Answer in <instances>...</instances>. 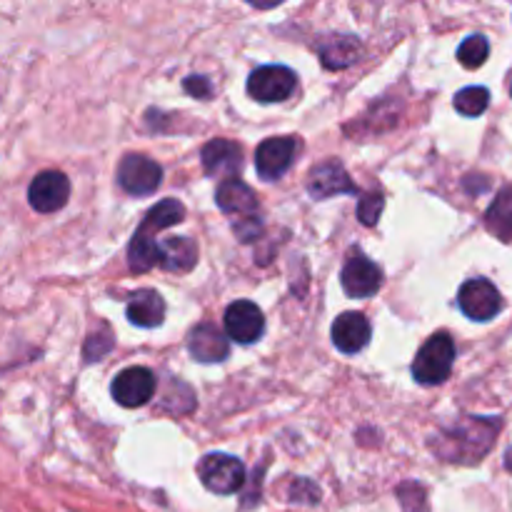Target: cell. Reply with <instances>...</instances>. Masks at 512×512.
Instances as JSON below:
<instances>
[{
	"label": "cell",
	"instance_id": "cell-21",
	"mask_svg": "<svg viewBox=\"0 0 512 512\" xmlns=\"http://www.w3.org/2000/svg\"><path fill=\"white\" fill-rule=\"evenodd\" d=\"M490 103V93L488 88H483V85H470V88L460 90L458 95H455V110H458L460 115H468V118H478V115L485 113V108H488Z\"/></svg>",
	"mask_w": 512,
	"mask_h": 512
},
{
	"label": "cell",
	"instance_id": "cell-25",
	"mask_svg": "<svg viewBox=\"0 0 512 512\" xmlns=\"http://www.w3.org/2000/svg\"><path fill=\"white\" fill-rule=\"evenodd\" d=\"M185 90H188L190 95H195V98H208L210 83L205 78H200V75H190V78L185 80Z\"/></svg>",
	"mask_w": 512,
	"mask_h": 512
},
{
	"label": "cell",
	"instance_id": "cell-24",
	"mask_svg": "<svg viewBox=\"0 0 512 512\" xmlns=\"http://www.w3.org/2000/svg\"><path fill=\"white\" fill-rule=\"evenodd\" d=\"M383 205H385V200H383V193H380V190H370V193H365L363 200H360V208H358L360 223L368 225V228L370 225L378 223L380 213H383Z\"/></svg>",
	"mask_w": 512,
	"mask_h": 512
},
{
	"label": "cell",
	"instance_id": "cell-18",
	"mask_svg": "<svg viewBox=\"0 0 512 512\" xmlns=\"http://www.w3.org/2000/svg\"><path fill=\"white\" fill-rule=\"evenodd\" d=\"M485 225L493 235H498L503 243L512 240V185L500 190L498 198L493 200L490 210L485 213Z\"/></svg>",
	"mask_w": 512,
	"mask_h": 512
},
{
	"label": "cell",
	"instance_id": "cell-22",
	"mask_svg": "<svg viewBox=\"0 0 512 512\" xmlns=\"http://www.w3.org/2000/svg\"><path fill=\"white\" fill-rule=\"evenodd\" d=\"M355 53H358V43L353 38H335L330 48H320L325 68H345L353 63Z\"/></svg>",
	"mask_w": 512,
	"mask_h": 512
},
{
	"label": "cell",
	"instance_id": "cell-20",
	"mask_svg": "<svg viewBox=\"0 0 512 512\" xmlns=\"http://www.w3.org/2000/svg\"><path fill=\"white\" fill-rule=\"evenodd\" d=\"M128 263L135 273H148L150 268L160 263V250L153 235H145L140 230L133 235L128 245Z\"/></svg>",
	"mask_w": 512,
	"mask_h": 512
},
{
	"label": "cell",
	"instance_id": "cell-7",
	"mask_svg": "<svg viewBox=\"0 0 512 512\" xmlns=\"http://www.w3.org/2000/svg\"><path fill=\"white\" fill-rule=\"evenodd\" d=\"M70 198V180L60 170H43L33 178L28 188L30 208L38 213H55Z\"/></svg>",
	"mask_w": 512,
	"mask_h": 512
},
{
	"label": "cell",
	"instance_id": "cell-23",
	"mask_svg": "<svg viewBox=\"0 0 512 512\" xmlns=\"http://www.w3.org/2000/svg\"><path fill=\"white\" fill-rule=\"evenodd\" d=\"M490 55V43L485 35H470V38L463 40V45L458 48V60L465 65V68L475 70L488 60Z\"/></svg>",
	"mask_w": 512,
	"mask_h": 512
},
{
	"label": "cell",
	"instance_id": "cell-15",
	"mask_svg": "<svg viewBox=\"0 0 512 512\" xmlns=\"http://www.w3.org/2000/svg\"><path fill=\"white\" fill-rule=\"evenodd\" d=\"M218 208L228 215H240V218H253L258 213V195L240 180H223L218 188Z\"/></svg>",
	"mask_w": 512,
	"mask_h": 512
},
{
	"label": "cell",
	"instance_id": "cell-26",
	"mask_svg": "<svg viewBox=\"0 0 512 512\" xmlns=\"http://www.w3.org/2000/svg\"><path fill=\"white\" fill-rule=\"evenodd\" d=\"M505 468L512 473V450H508V455H505Z\"/></svg>",
	"mask_w": 512,
	"mask_h": 512
},
{
	"label": "cell",
	"instance_id": "cell-1",
	"mask_svg": "<svg viewBox=\"0 0 512 512\" xmlns=\"http://www.w3.org/2000/svg\"><path fill=\"white\" fill-rule=\"evenodd\" d=\"M455 363V343L448 333L430 335L413 363V378L420 385H440L450 378Z\"/></svg>",
	"mask_w": 512,
	"mask_h": 512
},
{
	"label": "cell",
	"instance_id": "cell-10",
	"mask_svg": "<svg viewBox=\"0 0 512 512\" xmlns=\"http://www.w3.org/2000/svg\"><path fill=\"white\" fill-rule=\"evenodd\" d=\"M383 285V270L363 253L350 255L343 268V288L350 298H370Z\"/></svg>",
	"mask_w": 512,
	"mask_h": 512
},
{
	"label": "cell",
	"instance_id": "cell-12",
	"mask_svg": "<svg viewBox=\"0 0 512 512\" xmlns=\"http://www.w3.org/2000/svg\"><path fill=\"white\" fill-rule=\"evenodd\" d=\"M243 165V148L233 140H210L203 148V168L213 178L230 180Z\"/></svg>",
	"mask_w": 512,
	"mask_h": 512
},
{
	"label": "cell",
	"instance_id": "cell-2",
	"mask_svg": "<svg viewBox=\"0 0 512 512\" xmlns=\"http://www.w3.org/2000/svg\"><path fill=\"white\" fill-rule=\"evenodd\" d=\"M200 480L208 490L218 495H233L245 483V465L238 458L225 453L205 455L198 465Z\"/></svg>",
	"mask_w": 512,
	"mask_h": 512
},
{
	"label": "cell",
	"instance_id": "cell-14",
	"mask_svg": "<svg viewBox=\"0 0 512 512\" xmlns=\"http://www.w3.org/2000/svg\"><path fill=\"white\" fill-rule=\"evenodd\" d=\"M190 355L200 363H220V360L228 358L230 343L225 338V333L220 328H215L213 323H203L190 333L188 340Z\"/></svg>",
	"mask_w": 512,
	"mask_h": 512
},
{
	"label": "cell",
	"instance_id": "cell-8",
	"mask_svg": "<svg viewBox=\"0 0 512 512\" xmlns=\"http://www.w3.org/2000/svg\"><path fill=\"white\" fill-rule=\"evenodd\" d=\"M110 393H113L115 403L123 408H140L155 395V375L140 365L125 368L123 373L115 375Z\"/></svg>",
	"mask_w": 512,
	"mask_h": 512
},
{
	"label": "cell",
	"instance_id": "cell-11",
	"mask_svg": "<svg viewBox=\"0 0 512 512\" xmlns=\"http://www.w3.org/2000/svg\"><path fill=\"white\" fill-rule=\"evenodd\" d=\"M308 193L313 195L315 200H325L330 198V195L358 193V190L350 183L348 173H345V168L338 160H325V163L315 165V168L310 170Z\"/></svg>",
	"mask_w": 512,
	"mask_h": 512
},
{
	"label": "cell",
	"instance_id": "cell-13",
	"mask_svg": "<svg viewBox=\"0 0 512 512\" xmlns=\"http://www.w3.org/2000/svg\"><path fill=\"white\" fill-rule=\"evenodd\" d=\"M333 343L340 353H360L370 343V323L363 313H343L333 325Z\"/></svg>",
	"mask_w": 512,
	"mask_h": 512
},
{
	"label": "cell",
	"instance_id": "cell-6",
	"mask_svg": "<svg viewBox=\"0 0 512 512\" xmlns=\"http://www.w3.org/2000/svg\"><path fill=\"white\" fill-rule=\"evenodd\" d=\"M160 180H163V168H160L155 160H150L148 155H125L120 160L118 168V183L123 185V190H128L130 195H150L158 190Z\"/></svg>",
	"mask_w": 512,
	"mask_h": 512
},
{
	"label": "cell",
	"instance_id": "cell-16",
	"mask_svg": "<svg viewBox=\"0 0 512 512\" xmlns=\"http://www.w3.org/2000/svg\"><path fill=\"white\" fill-rule=\"evenodd\" d=\"M128 320L138 328H158L165 320V303L155 290H138L128 300Z\"/></svg>",
	"mask_w": 512,
	"mask_h": 512
},
{
	"label": "cell",
	"instance_id": "cell-17",
	"mask_svg": "<svg viewBox=\"0 0 512 512\" xmlns=\"http://www.w3.org/2000/svg\"><path fill=\"white\" fill-rule=\"evenodd\" d=\"M160 250V268L168 273H188L198 260V248L188 238H168L158 245Z\"/></svg>",
	"mask_w": 512,
	"mask_h": 512
},
{
	"label": "cell",
	"instance_id": "cell-9",
	"mask_svg": "<svg viewBox=\"0 0 512 512\" xmlns=\"http://www.w3.org/2000/svg\"><path fill=\"white\" fill-rule=\"evenodd\" d=\"M265 330L263 310L250 300H238L225 310V333L230 340L240 345H250L260 340Z\"/></svg>",
	"mask_w": 512,
	"mask_h": 512
},
{
	"label": "cell",
	"instance_id": "cell-3",
	"mask_svg": "<svg viewBox=\"0 0 512 512\" xmlns=\"http://www.w3.org/2000/svg\"><path fill=\"white\" fill-rule=\"evenodd\" d=\"M300 153V138L283 135V138H268L255 150V168L263 180H278L288 173L295 155Z\"/></svg>",
	"mask_w": 512,
	"mask_h": 512
},
{
	"label": "cell",
	"instance_id": "cell-5",
	"mask_svg": "<svg viewBox=\"0 0 512 512\" xmlns=\"http://www.w3.org/2000/svg\"><path fill=\"white\" fill-rule=\"evenodd\" d=\"M458 303H460V310H463L470 320H478V323L493 320L495 315L503 310V298H500V290L485 278L468 280V283L460 288Z\"/></svg>",
	"mask_w": 512,
	"mask_h": 512
},
{
	"label": "cell",
	"instance_id": "cell-4",
	"mask_svg": "<svg viewBox=\"0 0 512 512\" xmlns=\"http://www.w3.org/2000/svg\"><path fill=\"white\" fill-rule=\"evenodd\" d=\"M295 83H298V78L285 65H263V68L250 73L248 93L258 103H280V100L290 98V93L295 90Z\"/></svg>",
	"mask_w": 512,
	"mask_h": 512
},
{
	"label": "cell",
	"instance_id": "cell-19",
	"mask_svg": "<svg viewBox=\"0 0 512 512\" xmlns=\"http://www.w3.org/2000/svg\"><path fill=\"white\" fill-rule=\"evenodd\" d=\"M183 218H185V205L180 203V200L168 198V200H163V203L155 205V208L145 215V220L140 223L138 230L140 233L153 235L155 238V233H158V230L170 228V225H178Z\"/></svg>",
	"mask_w": 512,
	"mask_h": 512
}]
</instances>
